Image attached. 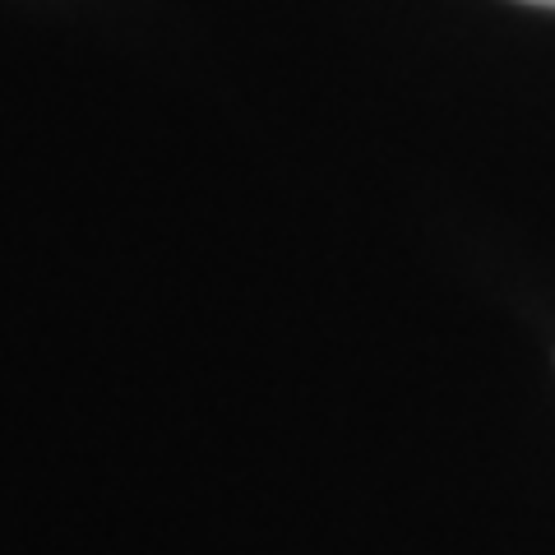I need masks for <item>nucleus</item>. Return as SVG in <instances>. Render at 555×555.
Wrapping results in <instances>:
<instances>
[{
    "instance_id": "f257e3e1",
    "label": "nucleus",
    "mask_w": 555,
    "mask_h": 555,
    "mask_svg": "<svg viewBox=\"0 0 555 555\" xmlns=\"http://www.w3.org/2000/svg\"><path fill=\"white\" fill-rule=\"evenodd\" d=\"M528 5H551L555 10V0H528Z\"/></svg>"
}]
</instances>
